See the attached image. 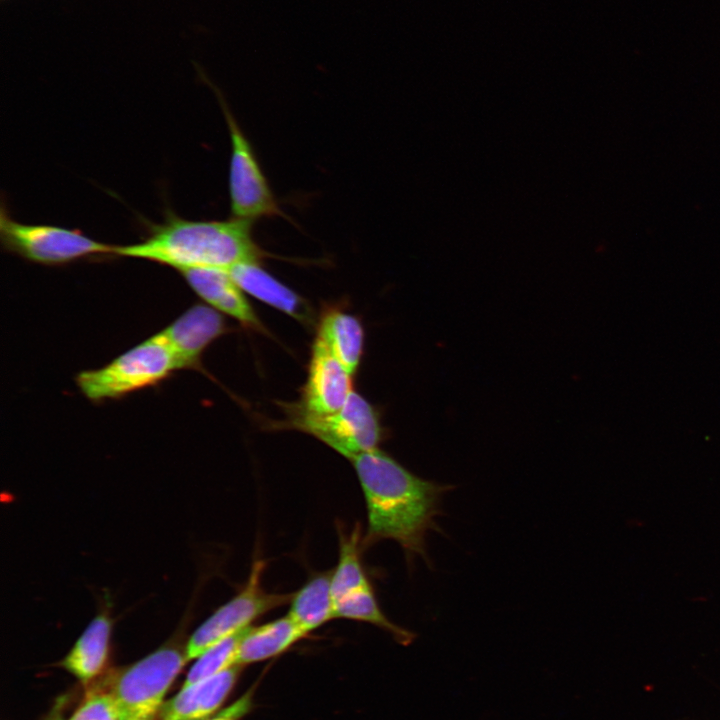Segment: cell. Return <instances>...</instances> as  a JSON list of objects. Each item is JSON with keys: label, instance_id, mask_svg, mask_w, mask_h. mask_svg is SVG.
Masks as SVG:
<instances>
[{"label": "cell", "instance_id": "7402d4cb", "mask_svg": "<svg viewBox=\"0 0 720 720\" xmlns=\"http://www.w3.org/2000/svg\"><path fill=\"white\" fill-rule=\"evenodd\" d=\"M253 692L254 689H250L244 693L240 698L235 700L232 704L220 709L212 716L205 720H241L243 719L253 708Z\"/></svg>", "mask_w": 720, "mask_h": 720}, {"label": "cell", "instance_id": "44dd1931", "mask_svg": "<svg viewBox=\"0 0 720 720\" xmlns=\"http://www.w3.org/2000/svg\"><path fill=\"white\" fill-rule=\"evenodd\" d=\"M69 720H120V715L112 694L103 692L87 697Z\"/></svg>", "mask_w": 720, "mask_h": 720}, {"label": "cell", "instance_id": "6da1fadb", "mask_svg": "<svg viewBox=\"0 0 720 720\" xmlns=\"http://www.w3.org/2000/svg\"><path fill=\"white\" fill-rule=\"evenodd\" d=\"M350 461L367 509L364 547L390 539L401 546L409 561L421 557L429 565L426 537L430 531H439L436 518L444 494L453 486L413 474L379 448Z\"/></svg>", "mask_w": 720, "mask_h": 720}, {"label": "cell", "instance_id": "e0dca14e", "mask_svg": "<svg viewBox=\"0 0 720 720\" xmlns=\"http://www.w3.org/2000/svg\"><path fill=\"white\" fill-rule=\"evenodd\" d=\"M332 570L312 575L292 594L287 615L308 635L334 618Z\"/></svg>", "mask_w": 720, "mask_h": 720}, {"label": "cell", "instance_id": "d6986e66", "mask_svg": "<svg viewBox=\"0 0 720 720\" xmlns=\"http://www.w3.org/2000/svg\"><path fill=\"white\" fill-rule=\"evenodd\" d=\"M339 557L332 570L331 589L333 601L361 587L370 585L362 565L361 554L365 548L361 527L349 532L338 527Z\"/></svg>", "mask_w": 720, "mask_h": 720}, {"label": "cell", "instance_id": "4fadbf2b", "mask_svg": "<svg viewBox=\"0 0 720 720\" xmlns=\"http://www.w3.org/2000/svg\"><path fill=\"white\" fill-rule=\"evenodd\" d=\"M228 271L246 294L289 315L306 327H315L316 315L307 300L271 275L261 263H243Z\"/></svg>", "mask_w": 720, "mask_h": 720}, {"label": "cell", "instance_id": "7a4b0ae2", "mask_svg": "<svg viewBox=\"0 0 720 720\" xmlns=\"http://www.w3.org/2000/svg\"><path fill=\"white\" fill-rule=\"evenodd\" d=\"M114 256L152 261L184 271L230 268L271 257L253 238L252 221L188 220L168 211L164 221L150 225L140 242L115 246Z\"/></svg>", "mask_w": 720, "mask_h": 720}, {"label": "cell", "instance_id": "5bb4252c", "mask_svg": "<svg viewBox=\"0 0 720 720\" xmlns=\"http://www.w3.org/2000/svg\"><path fill=\"white\" fill-rule=\"evenodd\" d=\"M315 331V336L354 377L365 347V329L360 317L346 310L342 304H326L318 315Z\"/></svg>", "mask_w": 720, "mask_h": 720}, {"label": "cell", "instance_id": "ac0fdd59", "mask_svg": "<svg viewBox=\"0 0 720 720\" xmlns=\"http://www.w3.org/2000/svg\"><path fill=\"white\" fill-rule=\"evenodd\" d=\"M334 618L370 623L392 635L402 645L410 644L416 635L393 623L381 610L370 585L356 589L334 601Z\"/></svg>", "mask_w": 720, "mask_h": 720}, {"label": "cell", "instance_id": "9c48e42d", "mask_svg": "<svg viewBox=\"0 0 720 720\" xmlns=\"http://www.w3.org/2000/svg\"><path fill=\"white\" fill-rule=\"evenodd\" d=\"M353 391V376L315 336L306 380L294 405L308 413L330 414L341 409Z\"/></svg>", "mask_w": 720, "mask_h": 720}, {"label": "cell", "instance_id": "7c38bea8", "mask_svg": "<svg viewBox=\"0 0 720 720\" xmlns=\"http://www.w3.org/2000/svg\"><path fill=\"white\" fill-rule=\"evenodd\" d=\"M240 665L182 689L160 710L161 720H205L221 709L236 684Z\"/></svg>", "mask_w": 720, "mask_h": 720}, {"label": "cell", "instance_id": "277c9868", "mask_svg": "<svg viewBox=\"0 0 720 720\" xmlns=\"http://www.w3.org/2000/svg\"><path fill=\"white\" fill-rule=\"evenodd\" d=\"M175 370V357L160 331L107 365L80 372L75 380L87 399L98 402L153 386Z\"/></svg>", "mask_w": 720, "mask_h": 720}, {"label": "cell", "instance_id": "8fae6325", "mask_svg": "<svg viewBox=\"0 0 720 720\" xmlns=\"http://www.w3.org/2000/svg\"><path fill=\"white\" fill-rule=\"evenodd\" d=\"M191 289L206 304L233 318L246 330L270 336V332L230 272L220 268H191L181 271Z\"/></svg>", "mask_w": 720, "mask_h": 720}, {"label": "cell", "instance_id": "30bf717a", "mask_svg": "<svg viewBox=\"0 0 720 720\" xmlns=\"http://www.w3.org/2000/svg\"><path fill=\"white\" fill-rule=\"evenodd\" d=\"M175 357L177 369L201 366L204 351L216 339L231 332L223 314L204 304H195L162 331Z\"/></svg>", "mask_w": 720, "mask_h": 720}, {"label": "cell", "instance_id": "ffe728a7", "mask_svg": "<svg viewBox=\"0 0 720 720\" xmlns=\"http://www.w3.org/2000/svg\"><path fill=\"white\" fill-rule=\"evenodd\" d=\"M244 631L245 629L217 642L198 656L196 662L188 671L182 687L189 686L237 665L238 647Z\"/></svg>", "mask_w": 720, "mask_h": 720}, {"label": "cell", "instance_id": "52a82bcc", "mask_svg": "<svg viewBox=\"0 0 720 720\" xmlns=\"http://www.w3.org/2000/svg\"><path fill=\"white\" fill-rule=\"evenodd\" d=\"M231 141L228 188L233 217L254 221L284 217L254 148L239 126L225 98L215 89Z\"/></svg>", "mask_w": 720, "mask_h": 720}, {"label": "cell", "instance_id": "2e32d148", "mask_svg": "<svg viewBox=\"0 0 720 720\" xmlns=\"http://www.w3.org/2000/svg\"><path fill=\"white\" fill-rule=\"evenodd\" d=\"M307 634L288 616L245 629L236 664L243 666L275 657Z\"/></svg>", "mask_w": 720, "mask_h": 720}, {"label": "cell", "instance_id": "5b68a950", "mask_svg": "<svg viewBox=\"0 0 720 720\" xmlns=\"http://www.w3.org/2000/svg\"><path fill=\"white\" fill-rule=\"evenodd\" d=\"M2 246L23 259L48 266L66 265L95 256H114L115 245L99 242L79 230L46 224H27L11 217L2 205Z\"/></svg>", "mask_w": 720, "mask_h": 720}, {"label": "cell", "instance_id": "3957f363", "mask_svg": "<svg viewBox=\"0 0 720 720\" xmlns=\"http://www.w3.org/2000/svg\"><path fill=\"white\" fill-rule=\"evenodd\" d=\"M277 404L283 411V418L263 420V429L308 434L348 460L379 448L385 438L381 411L355 390L341 409L330 414L308 413L293 402Z\"/></svg>", "mask_w": 720, "mask_h": 720}, {"label": "cell", "instance_id": "9a60e30c", "mask_svg": "<svg viewBox=\"0 0 720 720\" xmlns=\"http://www.w3.org/2000/svg\"><path fill=\"white\" fill-rule=\"evenodd\" d=\"M112 628L110 607L104 604L61 660L60 666L82 683L95 678L107 662Z\"/></svg>", "mask_w": 720, "mask_h": 720}, {"label": "cell", "instance_id": "ba28073f", "mask_svg": "<svg viewBox=\"0 0 720 720\" xmlns=\"http://www.w3.org/2000/svg\"><path fill=\"white\" fill-rule=\"evenodd\" d=\"M265 566L263 559L256 558L241 590L195 629L184 649L187 661L197 658L217 642L248 628L262 615L290 602L292 594L271 593L263 588L261 576Z\"/></svg>", "mask_w": 720, "mask_h": 720}, {"label": "cell", "instance_id": "8992f818", "mask_svg": "<svg viewBox=\"0 0 720 720\" xmlns=\"http://www.w3.org/2000/svg\"><path fill=\"white\" fill-rule=\"evenodd\" d=\"M186 662L185 650L167 644L122 669L110 691L120 720H154Z\"/></svg>", "mask_w": 720, "mask_h": 720}]
</instances>
